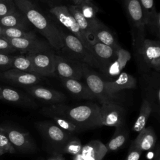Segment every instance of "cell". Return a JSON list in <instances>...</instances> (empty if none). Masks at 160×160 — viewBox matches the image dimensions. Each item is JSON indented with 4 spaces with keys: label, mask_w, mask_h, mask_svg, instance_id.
Segmentation results:
<instances>
[{
    "label": "cell",
    "mask_w": 160,
    "mask_h": 160,
    "mask_svg": "<svg viewBox=\"0 0 160 160\" xmlns=\"http://www.w3.org/2000/svg\"><path fill=\"white\" fill-rule=\"evenodd\" d=\"M141 154V151L130 146L128 155L124 160H139Z\"/></svg>",
    "instance_id": "ab89813d"
},
{
    "label": "cell",
    "mask_w": 160,
    "mask_h": 160,
    "mask_svg": "<svg viewBox=\"0 0 160 160\" xmlns=\"http://www.w3.org/2000/svg\"><path fill=\"white\" fill-rule=\"evenodd\" d=\"M0 78L11 84L25 88L38 84L42 81L43 77L34 72L9 69L0 73Z\"/></svg>",
    "instance_id": "4fadbf2b"
},
{
    "label": "cell",
    "mask_w": 160,
    "mask_h": 160,
    "mask_svg": "<svg viewBox=\"0 0 160 160\" xmlns=\"http://www.w3.org/2000/svg\"><path fill=\"white\" fill-rule=\"evenodd\" d=\"M48 160H66L62 154H56V155H52L51 157H50Z\"/></svg>",
    "instance_id": "60d3db41"
},
{
    "label": "cell",
    "mask_w": 160,
    "mask_h": 160,
    "mask_svg": "<svg viewBox=\"0 0 160 160\" xmlns=\"http://www.w3.org/2000/svg\"><path fill=\"white\" fill-rule=\"evenodd\" d=\"M144 98L150 104L152 113H160V78L159 72L154 71L145 72L142 76Z\"/></svg>",
    "instance_id": "ba28073f"
},
{
    "label": "cell",
    "mask_w": 160,
    "mask_h": 160,
    "mask_svg": "<svg viewBox=\"0 0 160 160\" xmlns=\"http://www.w3.org/2000/svg\"><path fill=\"white\" fill-rule=\"evenodd\" d=\"M146 29L152 34L159 38L160 36V13L158 12L155 16L146 22Z\"/></svg>",
    "instance_id": "836d02e7"
},
{
    "label": "cell",
    "mask_w": 160,
    "mask_h": 160,
    "mask_svg": "<svg viewBox=\"0 0 160 160\" xmlns=\"http://www.w3.org/2000/svg\"><path fill=\"white\" fill-rule=\"evenodd\" d=\"M0 26L2 28H18L28 30L29 22L18 9L12 13L0 18Z\"/></svg>",
    "instance_id": "484cf974"
},
{
    "label": "cell",
    "mask_w": 160,
    "mask_h": 160,
    "mask_svg": "<svg viewBox=\"0 0 160 160\" xmlns=\"http://www.w3.org/2000/svg\"><path fill=\"white\" fill-rule=\"evenodd\" d=\"M49 12L59 22V23L68 29L72 35L78 38L90 51L89 44L82 31L72 15L69 11L67 6L64 5H56L50 8Z\"/></svg>",
    "instance_id": "8fae6325"
},
{
    "label": "cell",
    "mask_w": 160,
    "mask_h": 160,
    "mask_svg": "<svg viewBox=\"0 0 160 160\" xmlns=\"http://www.w3.org/2000/svg\"><path fill=\"white\" fill-rule=\"evenodd\" d=\"M100 106L101 126L119 127L125 125L126 112L120 103L104 102Z\"/></svg>",
    "instance_id": "30bf717a"
},
{
    "label": "cell",
    "mask_w": 160,
    "mask_h": 160,
    "mask_svg": "<svg viewBox=\"0 0 160 160\" xmlns=\"http://www.w3.org/2000/svg\"><path fill=\"white\" fill-rule=\"evenodd\" d=\"M125 9L132 27V44L135 51L145 39V14L139 0H124Z\"/></svg>",
    "instance_id": "5b68a950"
},
{
    "label": "cell",
    "mask_w": 160,
    "mask_h": 160,
    "mask_svg": "<svg viewBox=\"0 0 160 160\" xmlns=\"http://www.w3.org/2000/svg\"><path fill=\"white\" fill-rule=\"evenodd\" d=\"M1 100L22 107L36 108L37 104L29 96L10 87L1 86Z\"/></svg>",
    "instance_id": "d6986e66"
},
{
    "label": "cell",
    "mask_w": 160,
    "mask_h": 160,
    "mask_svg": "<svg viewBox=\"0 0 160 160\" xmlns=\"http://www.w3.org/2000/svg\"><path fill=\"white\" fill-rule=\"evenodd\" d=\"M92 32L96 41L114 48L119 45L110 29L98 19L92 25Z\"/></svg>",
    "instance_id": "cb8c5ba5"
},
{
    "label": "cell",
    "mask_w": 160,
    "mask_h": 160,
    "mask_svg": "<svg viewBox=\"0 0 160 160\" xmlns=\"http://www.w3.org/2000/svg\"><path fill=\"white\" fill-rule=\"evenodd\" d=\"M107 152L105 144L99 140H92L82 146L72 160H102Z\"/></svg>",
    "instance_id": "ffe728a7"
},
{
    "label": "cell",
    "mask_w": 160,
    "mask_h": 160,
    "mask_svg": "<svg viewBox=\"0 0 160 160\" xmlns=\"http://www.w3.org/2000/svg\"><path fill=\"white\" fill-rule=\"evenodd\" d=\"M0 91H1V86H0ZM0 100H1V95H0Z\"/></svg>",
    "instance_id": "bcb514c9"
},
{
    "label": "cell",
    "mask_w": 160,
    "mask_h": 160,
    "mask_svg": "<svg viewBox=\"0 0 160 160\" xmlns=\"http://www.w3.org/2000/svg\"><path fill=\"white\" fill-rule=\"evenodd\" d=\"M41 113L62 117L79 128L82 131L101 127L100 106L94 102L79 106H69L63 103L49 105L41 109Z\"/></svg>",
    "instance_id": "6da1fadb"
},
{
    "label": "cell",
    "mask_w": 160,
    "mask_h": 160,
    "mask_svg": "<svg viewBox=\"0 0 160 160\" xmlns=\"http://www.w3.org/2000/svg\"><path fill=\"white\" fill-rule=\"evenodd\" d=\"M142 68L146 71H160V42L159 41L145 38L136 51Z\"/></svg>",
    "instance_id": "52a82bcc"
},
{
    "label": "cell",
    "mask_w": 160,
    "mask_h": 160,
    "mask_svg": "<svg viewBox=\"0 0 160 160\" xmlns=\"http://www.w3.org/2000/svg\"><path fill=\"white\" fill-rule=\"evenodd\" d=\"M119 45L116 48L111 47L96 40L90 46V51L98 65V69L102 72L116 56V51Z\"/></svg>",
    "instance_id": "5bb4252c"
},
{
    "label": "cell",
    "mask_w": 160,
    "mask_h": 160,
    "mask_svg": "<svg viewBox=\"0 0 160 160\" xmlns=\"http://www.w3.org/2000/svg\"><path fill=\"white\" fill-rule=\"evenodd\" d=\"M152 113V108L149 102L143 98L139 114L133 124L132 131L139 132L146 128L147 121Z\"/></svg>",
    "instance_id": "83f0119b"
},
{
    "label": "cell",
    "mask_w": 160,
    "mask_h": 160,
    "mask_svg": "<svg viewBox=\"0 0 160 160\" xmlns=\"http://www.w3.org/2000/svg\"><path fill=\"white\" fill-rule=\"evenodd\" d=\"M73 3L74 5L78 6L82 3L84 2H92V0H71Z\"/></svg>",
    "instance_id": "7bdbcfd3"
},
{
    "label": "cell",
    "mask_w": 160,
    "mask_h": 160,
    "mask_svg": "<svg viewBox=\"0 0 160 160\" xmlns=\"http://www.w3.org/2000/svg\"><path fill=\"white\" fill-rule=\"evenodd\" d=\"M3 29H4V28H2L1 26H0V36H2V31H3Z\"/></svg>",
    "instance_id": "f6af8a7d"
},
{
    "label": "cell",
    "mask_w": 160,
    "mask_h": 160,
    "mask_svg": "<svg viewBox=\"0 0 160 160\" xmlns=\"http://www.w3.org/2000/svg\"><path fill=\"white\" fill-rule=\"evenodd\" d=\"M16 151L6 134L0 130V156L6 154H14Z\"/></svg>",
    "instance_id": "d590c367"
},
{
    "label": "cell",
    "mask_w": 160,
    "mask_h": 160,
    "mask_svg": "<svg viewBox=\"0 0 160 160\" xmlns=\"http://www.w3.org/2000/svg\"><path fill=\"white\" fill-rule=\"evenodd\" d=\"M29 1H31V0H29ZM34 1H39L42 2H44V3H46V4H48V5L51 6V7L56 6V5H55V3H56V1H57V0H34Z\"/></svg>",
    "instance_id": "b9f144b4"
},
{
    "label": "cell",
    "mask_w": 160,
    "mask_h": 160,
    "mask_svg": "<svg viewBox=\"0 0 160 160\" xmlns=\"http://www.w3.org/2000/svg\"><path fill=\"white\" fill-rule=\"evenodd\" d=\"M67 8L82 31L90 48L91 45L95 41L92 32V23L84 16L77 6L69 5Z\"/></svg>",
    "instance_id": "d4e9b609"
},
{
    "label": "cell",
    "mask_w": 160,
    "mask_h": 160,
    "mask_svg": "<svg viewBox=\"0 0 160 160\" xmlns=\"http://www.w3.org/2000/svg\"><path fill=\"white\" fill-rule=\"evenodd\" d=\"M24 89L31 96L50 105L63 103L66 100V96L62 92L39 84L25 87Z\"/></svg>",
    "instance_id": "e0dca14e"
},
{
    "label": "cell",
    "mask_w": 160,
    "mask_h": 160,
    "mask_svg": "<svg viewBox=\"0 0 160 160\" xmlns=\"http://www.w3.org/2000/svg\"><path fill=\"white\" fill-rule=\"evenodd\" d=\"M128 131L125 125L116 128L113 136L105 144L107 151H116L122 147L128 138Z\"/></svg>",
    "instance_id": "4316f807"
},
{
    "label": "cell",
    "mask_w": 160,
    "mask_h": 160,
    "mask_svg": "<svg viewBox=\"0 0 160 160\" xmlns=\"http://www.w3.org/2000/svg\"><path fill=\"white\" fill-rule=\"evenodd\" d=\"M54 69L59 78H82V63L64 56L54 54Z\"/></svg>",
    "instance_id": "7c38bea8"
},
{
    "label": "cell",
    "mask_w": 160,
    "mask_h": 160,
    "mask_svg": "<svg viewBox=\"0 0 160 160\" xmlns=\"http://www.w3.org/2000/svg\"><path fill=\"white\" fill-rule=\"evenodd\" d=\"M91 68L88 64L82 63V78H84L85 84L94 94L96 99L101 104L109 102L121 104L122 99L120 94L109 93L106 89L105 81Z\"/></svg>",
    "instance_id": "8992f818"
},
{
    "label": "cell",
    "mask_w": 160,
    "mask_h": 160,
    "mask_svg": "<svg viewBox=\"0 0 160 160\" xmlns=\"http://www.w3.org/2000/svg\"><path fill=\"white\" fill-rule=\"evenodd\" d=\"M0 130L8 137L16 151L24 154L36 152V145L30 134L11 126H1Z\"/></svg>",
    "instance_id": "9c48e42d"
},
{
    "label": "cell",
    "mask_w": 160,
    "mask_h": 160,
    "mask_svg": "<svg viewBox=\"0 0 160 160\" xmlns=\"http://www.w3.org/2000/svg\"><path fill=\"white\" fill-rule=\"evenodd\" d=\"M1 36L9 39L36 37L34 32L18 28H4Z\"/></svg>",
    "instance_id": "f546056e"
},
{
    "label": "cell",
    "mask_w": 160,
    "mask_h": 160,
    "mask_svg": "<svg viewBox=\"0 0 160 160\" xmlns=\"http://www.w3.org/2000/svg\"><path fill=\"white\" fill-rule=\"evenodd\" d=\"M82 147V145L80 139L73 135L64 145L61 150V154H69L73 156H76L81 151Z\"/></svg>",
    "instance_id": "1f68e13d"
},
{
    "label": "cell",
    "mask_w": 160,
    "mask_h": 160,
    "mask_svg": "<svg viewBox=\"0 0 160 160\" xmlns=\"http://www.w3.org/2000/svg\"><path fill=\"white\" fill-rule=\"evenodd\" d=\"M17 51L3 37L0 36V53L10 54Z\"/></svg>",
    "instance_id": "74e56055"
},
{
    "label": "cell",
    "mask_w": 160,
    "mask_h": 160,
    "mask_svg": "<svg viewBox=\"0 0 160 160\" xmlns=\"http://www.w3.org/2000/svg\"><path fill=\"white\" fill-rule=\"evenodd\" d=\"M11 69L34 73L31 54L13 56L11 64Z\"/></svg>",
    "instance_id": "f1b7e54d"
},
{
    "label": "cell",
    "mask_w": 160,
    "mask_h": 160,
    "mask_svg": "<svg viewBox=\"0 0 160 160\" xmlns=\"http://www.w3.org/2000/svg\"><path fill=\"white\" fill-rule=\"evenodd\" d=\"M18 10L13 0H0V18L12 13Z\"/></svg>",
    "instance_id": "8d00e7d4"
},
{
    "label": "cell",
    "mask_w": 160,
    "mask_h": 160,
    "mask_svg": "<svg viewBox=\"0 0 160 160\" xmlns=\"http://www.w3.org/2000/svg\"><path fill=\"white\" fill-rule=\"evenodd\" d=\"M16 50L22 54H32L49 51L50 45L36 37L9 39L4 38Z\"/></svg>",
    "instance_id": "2e32d148"
},
{
    "label": "cell",
    "mask_w": 160,
    "mask_h": 160,
    "mask_svg": "<svg viewBox=\"0 0 160 160\" xmlns=\"http://www.w3.org/2000/svg\"><path fill=\"white\" fill-rule=\"evenodd\" d=\"M18 9L26 17L29 23L46 39L49 45L56 49L63 47L61 30L41 11L32 1L13 0Z\"/></svg>",
    "instance_id": "7a4b0ae2"
},
{
    "label": "cell",
    "mask_w": 160,
    "mask_h": 160,
    "mask_svg": "<svg viewBox=\"0 0 160 160\" xmlns=\"http://www.w3.org/2000/svg\"><path fill=\"white\" fill-rule=\"evenodd\" d=\"M157 141V136L154 129L148 126L139 132L138 136L130 146L141 152L148 151L154 148Z\"/></svg>",
    "instance_id": "603a6c76"
},
{
    "label": "cell",
    "mask_w": 160,
    "mask_h": 160,
    "mask_svg": "<svg viewBox=\"0 0 160 160\" xmlns=\"http://www.w3.org/2000/svg\"><path fill=\"white\" fill-rule=\"evenodd\" d=\"M46 116L51 118L58 126L69 133L74 134L82 132V130L79 128L62 117L54 114H47Z\"/></svg>",
    "instance_id": "4dcf8cb0"
},
{
    "label": "cell",
    "mask_w": 160,
    "mask_h": 160,
    "mask_svg": "<svg viewBox=\"0 0 160 160\" xmlns=\"http://www.w3.org/2000/svg\"><path fill=\"white\" fill-rule=\"evenodd\" d=\"M54 54L50 50L31 54L34 73L42 77L54 75Z\"/></svg>",
    "instance_id": "9a60e30c"
},
{
    "label": "cell",
    "mask_w": 160,
    "mask_h": 160,
    "mask_svg": "<svg viewBox=\"0 0 160 160\" xmlns=\"http://www.w3.org/2000/svg\"><path fill=\"white\" fill-rule=\"evenodd\" d=\"M131 59V54L120 46L116 51V56L106 69L102 72L106 81H112L122 71L128 62Z\"/></svg>",
    "instance_id": "ac0fdd59"
},
{
    "label": "cell",
    "mask_w": 160,
    "mask_h": 160,
    "mask_svg": "<svg viewBox=\"0 0 160 160\" xmlns=\"http://www.w3.org/2000/svg\"><path fill=\"white\" fill-rule=\"evenodd\" d=\"M35 126L52 155L61 154L64 145L72 136L74 135L50 121H38L35 122Z\"/></svg>",
    "instance_id": "3957f363"
},
{
    "label": "cell",
    "mask_w": 160,
    "mask_h": 160,
    "mask_svg": "<svg viewBox=\"0 0 160 160\" xmlns=\"http://www.w3.org/2000/svg\"><path fill=\"white\" fill-rule=\"evenodd\" d=\"M13 56L0 53V69L4 71L11 69V64Z\"/></svg>",
    "instance_id": "f35d334b"
},
{
    "label": "cell",
    "mask_w": 160,
    "mask_h": 160,
    "mask_svg": "<svg viewBox=\"0 0 160 160\" xmlns=\"http://www.w3.org/2000/svg\"><path fill=\"white\" fill-rule=\"evenodd\" d=\"M77 6L81 10L84 16L89 20L92 24L98 19L96 18V14L98 11V8L96 6L93 1L84 2Z\"/></svg>",
    "instance_id": "d6a6232c"
},
{
    "label": "cell",
    "mask_w": 160,
    "mask_h": 160,
    "mask_svg": "<svg viewBox=\"0 0 160 160\" xmlns=\"http://www.w3.org/2000/svg\"><path fill=\"white\" fill-rule=\"evenodd\" d=\"M153 160H160V149H159V145H158L157 146L156 151L155 152V156Z\"/></svg>",
    "instance_id": "ee69618b"
},
{
    "label": "cell",
    "mask_w": 160,
    "mask_h": 160,
    "mask_svg": "<svg viewBox=\"0 0 160 160\" xmlns=\"http://www.w3.org/2000/svg\"><path fill=\"white\" fill-rule=\"evenodd\" d=\"M64 88L74 97L80 99H96L87 85L78 79L60 78Z\"/></svg>",
    "instance_id": "7402d4cb"
},
{
    "label": "cell",
    "mask_w": 160,
    "mask_h": 160,
    "mask_svg": "<svg viewBox=\"0 0 160 160\" xmlns=\"http://www.w3.org/2000/svg\"><path fill=\"white\" fill-rule=\"evenodd\" d=\"M63 47L61 49L64 56L85 63L91 68H98V65L89 49L72 34L61 31Z\"/></svg>",
    "instance_id": "277c9868"
},
{
    "label": "cell",
    "mask_w": 160,
    "mask_h": 160,
    "mask_svg": "<svg viewBox=\"0 0 160 160\" xmlns=\"http://www.w3.org/2000/svg\"><path fill=\"white\" fill-rule=\"evenodd\" d=\"M145 14L146 22L152 18L158 12L154 4V0H139Z\"/></svg>",
    "instance_id": "e575fe53"
},
{
    "label": "cell",
    "mask_w": 160,
    "mask_h": 160,
    "mask_svg": "<svg viewBox=\"0 0 160 160\" xmlns=\"http://www.w3.org/2000/svg\"><path fill=\"white\" fill-rule=\"evenodd\" d=\"M136 85V78L126 72H121L112 81H105L106 89L112 94H118L122 90L134 89Z\"/></svg>",
    "instance_id": "44dd1931"
}]
</instances>
